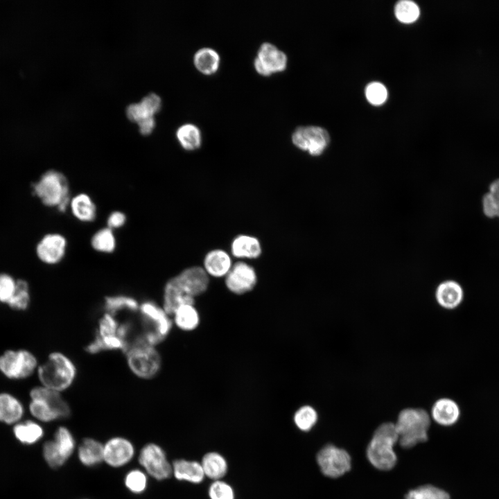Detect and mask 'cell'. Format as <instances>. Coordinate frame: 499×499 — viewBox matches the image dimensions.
Masks as SVG:
<instances>
[{
  "instance_id": "16",
  "label": "cell",
  "mask_w": 499,
  "mask_h": 499,
  "mask_svg": "<svg viewBox=\"0 0 499 499\" xmlns=\"http://www.w3.org/2000/svg\"><path fill=\"white\" fill-rule=\"evenodd\" d=\"M225 285L233 293L245 294L252 290L256 284L257 276L254 268L243 261L231 266L225 277Z\"/></svg>"
},
{
  "instance_id": "8",
  "label": "cell",
  "mask_w": 499,
  "mask_h": 499,
  "mask_svg": "<svg viewBox=\"0 0 499 499\" xmlns=\"http://www.w3.org/2000/svg\"><path fill=\"white\" fill-rule=\"evenodd\" d=\"M38 360L26 349H7L0 355V373L12 380L27 379L36 374Z\"/></svg>"
},
{
  "instance_id": "37",
  "label": "cell",
  "mask_w": 499,
  "mask_h": 499,
  "mask_svg": "<svg viewBox=\"0 0 499 499\" xmlns=\"http://www.w3.org/2000/svg\"><path fill=\"white\" fill-rule=\"evenodd\" d=\"M394 10L396 18L403 23H412L419 15V9L417 5L414 2L408 0L398 2Z\"/></svg>"
},
{
  "instance_id": "1",
  "label": "cell",
  "mask_w": 499,
  "mask_h": 499,
  "mask_svg": "<svg viewBox=\"0 0 499 499\" xmlns=\"http://www.w3.org/2000/svg\"><path fill=\"white\" fill-rule=\"evenodd\" d=\"M209 282V276L204 268L193 266L184 270L166 283L164 308L173 313L180 306L193 305L195 297L206 291Z\"/></svg>"
},
{
  "instance_id": "44",
  "label": "cell",
  "mask_w": 499,
  "mask_h": 499,
  "mask_svg": "<svg viewBox=\"0 0 499 499\" xmlns=\"http://www.w3.org/2000/svg\"><path fill=\"white\" fill-rule=\"evenodd\" d=\"M126 216L121 211H113L108 216L107 223V227L111 229L120 228L125 223Z\"/></svg>"
},
{
  "instance_id": "28",
  "label": "cell",
  "mask_w": 499,
  "mask_h": 499,
  "mask_svg": "<svg viewBox=\"0 0 499 499\" xmlns=\"http://www.w3.org/2000/svg\"><path fill=\"white\" fill-rule=\"evenodd\" d=\"M220 55L211 48L199 49L194 55V64L199 71L206 75L216 72L220 64Z\"/></svg>"
},
{
  "instance_id": "29",
  "label": "cell",
  "mask_w": 499,
  "mask_h": 499,
  "mask_svg": "<svg viewBox=\"0 0 499 499\" xmlns=\"http://www.w3.org/2000/svg\"><path fill=\"white\" fill-rule=\"evenodd\" d=\"M176 137L181 146L186 150H197L202 143L200 130L192 123L181 125L176 132Z\"/></svg>"
},
{
  "instance_id": "23",
  "label": "cell",
  "mask_w": 499,
  "mask_h": 499,
  "mask_svg": "<svg viewBox=\"0 0 499 499\" xmlns=\"http://www.w3.org/2000/svg\"><path fill=\"white\" fill-rule=\"evenodd\" d=\"M55 455L66 462L73 453L76 441L71 432L64 426H60L55 431L53 440H49Z\"/></svg>"
},
{
  "instance_id": "5",
  "label": "cell",
  "mask_w": 499,
  "mask_h": 499,
  "mask_svg": "<svg viewBox=\"0 0 499 499\" xmlns=\"http://www.w3.org/2000/svg\"><path fill=\"white\" fill-rule=\"evenodd\" d=\"M33 194L44 205L64 212L69 207V187L67 177L55 170L44 172L33 184Z\"/></svg>"
},
{
  "instance_id": "25",
  "label": "cell",
  "mask_w": 499,
  "mask_h": 499,
  "mask_svg": "<svg viewBox=\"0 0 499 499\" xmlns=\"http://www.w3.org/2000/svg\"><path fill=\"white\" fill-rule=\"evenodd\" d=\"M69 207L73 216L81 222H92L96 218V205L86 193H80L71 198Z\"/></svg>"
},
{
  "instance_id": "30",
  "label": "cell",
  "mask_w": 499,
  "mask_h": 499,
  "mask_svg": "<svg viewBox=\"0 0 499 499\" xmlns=\"http://www.w3.org/2000/svg\"><path fill=\"white\" fill-rule=\"evenodd\" d=\"M175 324L183 331H192L199 324V314L193 305H182L178 307L175 313Z\"/></svg>"
},
{
  "instance_id": "13",
  "label": "cell",
  "mask_w": 499,
  "mask_h": 499,
  "mask_svg": "<svg viewBox=\"0 0 499 499\" xmlns=\"http://www.w3.org/2000/svg\"><path fill=\"white\" fill-rule=\"evenodd\" d=\"M286 54L275 45L265 42L260 46L254 60V67L258 73L269 76L272 73L283 71L287 67Z\"/></svg>"
},
{
  "instance_id": "24",
  "label": "cell",
  "mask_w": 499,
  "mask_h": 499,
  "mask_svg": "<svg viewBox=\"0 0 499 499\" xmlns=\"http://www.w3.org/2000/svg\"><path fill=\"white\" fill-rule=\"evenodd\" d=\"M104 444L93 438L82 439L78 448V457L80 463L88 467L95 466L103 462Z\"/></svg>"
},
{
  "instance_id": "3",
  "label": "cell",
  "mask_w": 499,
  "mask_h": 499,
  "mask_svg": "<svg viewBox=\"0 0 499 499\" xmlns=\"http://www.w3.org/2000/svg\"><path fill=\"white\" fill-rule=\"evenodd\" d=\"M29 398V412L39 421L51 422L70 415V408L61 392L39 385L30 389Z\"/></svg>"
},
{
  "instance_id": "46",
  "label": "cell",
  "mask_w": 499,
  "mask_h": 499,
  "mask_svg": "<svg viewBox=\"0 0 499 499\" xmlns=\"http://www.w3.org/2000/svg\"><path fill=\"white\" fill-rule=\"evenodd\" d=\"M489 192L492 195L499 206V179L494 180L490 184Z\"/></svg>"
},
{
  "instance_id": "11",
  "label": "cell",
  "mask_w": 499,
  "mask_h": 499,
  "mask_svg": "<svg viewBox=\"0 0 499 499\" xmlns=\"http://www.w3.org/2000/svg\"><path fill=\"white\" fill-rule=\"evenodd\" d=\"M292 141L299 149L310 155L319 156L326 149L330 142L328 132L319 126H300L292 134Z\"/></svg>"
},
{
  "instance_id": "47",
  "label": "cell",
  "mask_w": 499,
  "mask_h": 499,
  "mask_svg": "<svg viewBox=\"0 0 499 499\" xmlns=\"http://www.w3.org/2000/svg\"><path fill=\"white\" fill-rule=\"evenodd\" d=\"M498 218H499V213H498Z\"/></svg>"
},
{
  "instance_id": "45",
  "label": "cell",
  "mask_w": 499,
  "mask_h": 499,
  "mask_svg": "<svg viewBox=\"0 0 499 499\" xmlns=\"http://www.w3.org/2000/svg\"><path fill=\"white\" fill-rule=\"evenodd\" d=\"M139 132L143 135L150 134L155 127L154 116H148L140 121L138 123Z\"/></svg>"
},
{
  "instance_id": "17",
  "label": "cell",
  "mask_w": 499,
  "mask_h": 499,
  "mask_svg": "<svg viewBox=\"0 0 499 499\" xmlns=\"http://www.w3.org/2000/svg\"><path fill=\"white\" fill-rule=\"evenodd\" d=\"M464 291L461 285L454 280L440 283L435 290V299L445 309H454L462 301Z\"/></svg>"
},
{
  "instance_id": "18",
  "label": "cell",
  "mask_w": 499,
  "mask_h": 499,
  "mask_svg": "<svg viewBox=\"0 0 499 499\" xmlns=\"http://www.w3.org/2000/svg\"><path fill=\"white\" fill-rule=\"evenodd\" d=\"M25 412L22 402L8 392H0V422L15 425L21 421Z\"/></svg>"
},
{
  "instance_id": "40",
  "label": "cell",
  "mask_w": 499,
  "mask_h": 499,
  "mask_svg": "<svg viewBox=\"0 0 499 499\" xmlns=\"http://www.w3.org/2000/svg\"><path fill=\"white\" fill-rule=\"evenodd\" d=\"M210 499H234L233 488L227 482L215 480L209 488Z\"/></svg>"
},
{
  "instance_id": "12",
  "label": "cell",
  "mask_w": 499,
  "mask_h": 499,
  "mask_svg": "<svg viewBox=\"0 0 499 499\" xmlns=\"http://www.w3.org/2000/svg\"><path fill=\"white\" fill-rule=\"evenodd\" d=\"M142 322L146 331L156 335L162 340L169 333L172 322L166 311L152 301H146L140 306Z\"/></svg>"
},
{
  "instance_id": "27",
  "label": "cell",
  "mask_w": 499,
  "mask_h": 499,
  "mask_svg": "<svg viewBox=\"0 0 499 499\" xmlns=\"http://www.w3.org/2000/svg\"><path fill=\"white\" fill-rule=\"evenodd\" d=\"M13 433L17 440L25 444L37 443L44 435V429L33 420L19 421L14 425Z\"/></svg>"
},
{
  "instance_id": "21",
  "label": "cell",
  "mask_w": 499,
  "mask_h": 499,
  "mask_svg": "<svg viewBox=\"0 0 499 499\" xmlns=\"http://www.w3.org/2000/svg\"><path fill=\"white\" fill-rule=\"evenodd\" d=\"M231 259L229 255L222 250H213L208 252L204 259V269L208 275L213 277H222L231 268Z\"/></svg>"
},
{
  "instance_id": "39",
  "label": "cell",
  "mask_w": 499,
  "mask_h": 499,
  "mask_svg": "<svg viewBox=\"0 0 499 499\" xmlns=\"http://www.w3.org/2000/svg\"><path fill=\"white\" fill-rule=\"evenodd\" d=\"M365 95L367 100L371 104L378 105L383 104L386 100L387 98V91L383 84L378 82H373L367 86Z\"/></svg>"
},
{
  "instance_id": "14",
  "label": "cell",
  "mask_w": 499,
  "mask_h": 499,
  "mask_svg": "<svg viewBox=\"0 0 499 499\" xmlns=\"http://www.w3.org/2000/svg\"><path fill=\"white\" fill-rule=\"evenodd\" d=\"M67 247L66 238L58 233L44 235L35 246L38 259L46 265H55L64 258Z\"/></svg>"
},
{
  "instance_id": "41",
  "label": "cell",
  "mask_w": 499,
  "mask_h": 499,
  "mask_svg": "<svg viewBox=\"0 0 499 499\" xmlns=\"http://www.w3.org/2000/svg\"><path fill=\"white\" fill-rule=\"evenodd\" d=\"M140 104L148 115L154 116L161 109V100L156 94H149L141 100Z\"/></svg>"
},
{
  "instance_id": "2",
  "label": "cell",
  "mask_w": 499,
  "mask_h": 499,
  "mask_svg": "<svg viewBox=\"0 0 499 499\" xmlns=\"http://www.w3.org/2000/svg\"><path fill=\"white\" fill-rule=\"evenodd\" d=\"M76 368L71 360L61 352L49 354L39 364L36 375L41 385L62 392L68 389L76 376Z\"/></svg>"
},
{
  "instance_id": "15",
  "label": "cell",
  "mask_w": 499,
  "mask_h": 499,
  "mask_svg": "<svg viewBox=\"0 0 499 499\" xmlns=\"http://www.w3.org/2000/svg\"><path fill=\"white\" fill-rule=\"evenodd\" d=\"M135 455L134 444L128 439L114 437L104 444L103 462L113 468L128 464Z\"/></svg>"
},
{
  "instance_id": "32",
  "label": "cell",
  "mask_w": 499,
  "mask_h": 499,
  "mask_svg": "<svg viewBox=\"0 0 499 499\" xmlns=\"http://www.w3.org/2000/svg\"><path fill=\"white\" fill-rule=\"evenodd\" d=\"M92 247L100 252L111 253L116 245V238L112 229L105 227L96 231L91 238Z\"/></svg>"
},
{
  "instance_id": "9",
  "label": "cell",
  "mask_w": 499,
  "mask_h": 499,
  "mask_svg": "<svg viewBox=\"0 0 499 499\" xmlns=\"http://www.w3.org/2000/svg\"><path fill=\"white\" fill-rule=\"evenodd\" d=\"M138 462L147 475L158 481L168 479L173 475L172 464L164 450L155 443H148L141 448Z\"/></svg>"
},
{
  "instance_id": "31",
  "label": "cell",
  "mask_w": 499,
  "mask_h": 499,
  "mask_svg": "<svg viewBox=\"0 0 499 499\" xmlns=\"http://www.w3.org/2000/svg\"><path fill=\"white\" fill-rule=\"evenodd\" d=\"M30 302V287L28 281L19 279L17 282L15 292L8 303V306L18 311L26 310Z\"/></svg>"
},
{
  "instance_id": "4",
  "label": "cell",
  "mask_w": 499,
  "mask_h": 499,
  "mask_svg": "<svg viewBox=\"0 0 499 499\" xmlns=\"http://www.w3.org/2000/svg\"><path fill=\"white\" fill-rule=\"evenodd\" d=\"M398 441L395 423L385 422L378 426L367 448L369 462L381 471L393 469L397 461L393 447Z\"/></svg>"
},
{
  "instance_id": "38",
  "label": "cell",
  "mask_w": 499,
  "mask_h": 499,
  "mask_svg": "<svg viewBox=\"0 0 499 499\" xmlns=\"http://www.w3.org/2000/svg\"><path fill=\"white\" fill-rule=\"evenodd\" d=\"M17 279L7 272H0V303L8 304L13 296Z\"/></svg>"
},
{
  "instance_id": "10",
  "label": "cell",
  "mask_w": 499,
  "mask_h": 499,
  "mask_svg": "<svg viewBox=\"0 0 499 499\" xmlns=\"http://www.w3.org/2000/svg\"><path fill=\"white\" fill-rule=\"evenodd\" d=\"M316 459L322 473L331 478L343 475L351 467L349 454L344 449L333 444L324 446L317 453Z\"/></svg>"
},
{
  "instance_id": "6",
  "label": "cell",
  "mask_w": 499,
  "mask_h": 499,
  "mask_svg": "<svg viewBox=\"0 0 499 499\" xmlns=\"http://www.w3.org/2000/svg\"><path fill=\"white\" fill-rule=\"evenodd\" d=\"M430 426V417L424 409L408 408L402 410L395 423L401 446L408 449L426 441Z\"/></svg>"
},
{
  "instance_id": "36",
  "label": "cell",
  "mask_w": 499,
  "mask_h": 499,
  "mask_svg": "<svg viewBox=\"0 0 499 499\" xmlns=\"http://www.w3.org/2000/svg\"><path fill=\"white\" fill-rule=\"evenodd\" d=\"M105 308L111 314L123 309L137 310L139 308V304L134 298L128 296H110L105 298Z\"/></svg>"
},
{
  "instance_id": "35",
  "label": "cell",
  "mask_w": 499,
  "mask_h": 499,
  "mask_svg": "<svg viewBox=\"0 0 499 499\" xmlns=\"http://www.w3.org/2000/svg\"><path fill=\"white\" fill-rule=\"evenodd\" d=\"M317 411L310 405H304L299 408L294 415V422L301 431H309L317 421Z\"/></svg>"
},
{
  "instance_id": "33",
  "label": "cell",
  "mask_w": 499,
  "mask_h": 499,
  "mask_svg": "<svg viewBox=\"0 0 499 499\" xmlns=\"http://www.w3.org/2000/svg\"><path fill=\"white\" fill-rule=\"evenodd\" d=\"M148 475L143 471L134 469L129 471L124 478V484L129 491L141 494L147 489Z\"/></svg>"
},
{
  "instance_id": "19",
  "label": "cell",
  "mask_w": 499,
  "mask_h": 499,
  "mask_svg": "<svg viewBox=\"0 0 499 499\" xmlns=\"http://www.w3.org/2000/svg\"><path fill=\"white\" fill-rule=\"evenodd\" d=\"M460 416V410L457 403L449 398H441L437 400L431 409L432 419L439 425L444 426L455 423Z\"/></svg>"
},
{
  "instance_id": "26",
  "label": "cell",
  "mask_w": 499,
  "mask_h": 499,
  "mask_svg": "<svg viewBox=\"0 0 499 499\" xmlns=\"http://www.w3.org/2000/svg\"><path fill=\"white\" fill-rule=\"evenodd\" d=\"M200 464L204 475L214 481L222 478L227 472L228 466L225 458L216 452L206 453Z\"/></svg>"
},
{
  "instance_id": "43",
  "label": "cell",
  "mask_w": 499,
  "mask_h": 499,
  "mask_svg": "<svg viewBox=\"0 0 499 499\" xmlns=\"http://www.w3.org/2000/svg\"><path fill=\"white\" fill-rule=\"evenodd\" d=\"M127 117L132 122L138 123L140 121L148 116H152L148 115L143 107L140 104L133 103L130 105L126 110Z\"/></svg>"
},
{
  "instance_id": "20",
  "label": "cell",
  "mask_w": 499,
  "mask_h": 499,
  "mask_svg": "<svg viewBox=\"0 0 499 499\" xmlns=\"http://www.w3.org/2000/svg\"><path fill=\"white\" fill-rule=\"evenodd\" d=\"M173 475L180 481L198 484L203 481L205 475L200 462L179 459L172 464Z\"/></svg>"
},
{
  "instance_id": "22",
  "label": "cell",
  "mask_w": 499,
  "mask_h": 499,
  "mask_svg": "<svg viewBox=\"0 0 499 499\" xmlns=\"http://www.w3.org/2000/svg\"><path fill=\"white\" fill-rule=\"evenodd\" d=\"M231 252L238 259H254L259 257L262 252L259 240L249 235H238L232 240Z\"/></svg>"
},
{
  "instance_id": "42",
  "label": "cell",
  "mask_w": 499,
  "mask_h": 499,
  "mask_svg": "<svg viewBox=\"0 0 499 499\" xmlns=\"http://www.w3.org/2000/svg\"><path fill=\"white\" fill-rule=\"evenodd\" d=\"M482 202V211L487 217L490 218H498L499 206L489 192L484 195Z\"/></svg>"
},
{
  "instance_id": "34",
  "label": "cell",
  "mask_w": 499,
  "mask_h": 499,
  "mask_svg": "<svg viewBox=\"0 0 499 499\" xmlns=\"http://www.w3.org/2000/svg\"><path fill=\"white\" fill-rule=\"evenodd\" d=\"M405 499H450L449 494L443 489L431 484L420 486L409 491Z\"/></svg>"
},
{
  "instance_id": "7",
  "label": "cell",
  "mask_w": 499,
  "mask_h": 499,
  "mask_svg": "<svg viewBox=\"0 0 499 499\" xmlns=\"http://www.w3.org/2000/svg\"><path fill=\"white\" fill-rule=\"evenodd\" d=\"M125 352L128 365L137 377L149 379L159 371L161 357L154 346L135 340L129 345Z\"/></svg>"
}]
</instances>
